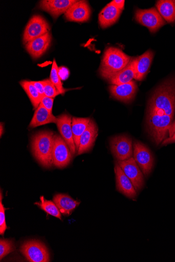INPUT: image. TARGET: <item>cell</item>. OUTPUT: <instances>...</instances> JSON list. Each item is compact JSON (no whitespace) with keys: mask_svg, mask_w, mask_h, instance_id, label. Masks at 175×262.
I'll list each match as a JSON object with an SVG mask.
<instances>
[{"mask_svg":"<svg viewBox=\"0 0 175 262\" xmlns=\"http://www.w3.org/2000/svg\"><path fill=\"white\" fill-rule=\"evenodd\" d=\"M114 171L116 177V187L119 192L129 199L135 200L137 191L129 178L124 173L119 165L116 162Z\"/></svg>","mask_w":175,"mask_h":262,"instance_id":"11","label":"cell"},{"mask_svg":"<svg viewBox=\"0 0 175 262\" xmlns=\"http://www.w3.org/2000/svg\"><path fill=\"white\" fill-rule=\"evenodd\" d=\"M154 53L151 51H148L142 55L135 59V79L138 81L142 80L148 73L151 67Z\"/></svg>","mask_w":175,"mask_h":262,"instance_id":"19","label":"cell"},{"mask_svg":"<svg viewBox=\"0 0 175 262\" xmlns=\"http://www.w3.org/2000/svg\"><path fill=\"white\" fill-rule=\"evenodd\" d=\"M4 133V126L3 123L0 124V136L2 137L3 134Z\"/></svg>","mask_w":175,"mask_h":262,"instance_id":"36","label":"cell"},{"mask_svg":"<svg viewBox=\"0 0 175 262\" xmlns=\"http://www.w3.org/2000/svg\"><path fill=\"white\" fill-rule=\"evenodd\" d=\"M137 85L132 81L129 83L120 85H111L109 86L110 92L113 97L124 103H130L134 99Z\"/></svg>","mask_w":175,"mask_h":262,"instance_id":"14","label":"cell"},{"mask_svg":"<svg viewBox=\"0 0 175 262\" xmlns=\"http://www.w3.org/2000/svg\"><path fill=\"white\" fill-rule=\"evenodd\" d=\"M98 128L93 120L90 122L85 132L82 135L77 151L78 155L89 152L93 146L98 136Z\"/></svg>","mask_w":175,"mask_h":262,"instance_id":"17","label":"cell"},{"mask_svg":"<svg viewBox=\"0 0 175 262\" xmlns=\"http://www.w3.org/2000/svg\"><path fill=\"white\" fill-rule=\"evenodd\" d=\"M50 80L56 88L60 94L64 95L66 92V90L63 87L60 76L59 75V67L57 66L55 59H54L51 75H50Z\"/></svg>","mask_w":175,"mask_h":262,"instance_id":"27","label":"cell"},{"mask_svg":"<svg viewBox=\"0 0 175 262\" xmlns=\"http://www.w3.org/2000/svg\"><path fill=\"white\" fill-rule=\"evenodd\" d=\"M112 154L118 161H124L133 156V147L132 139L126 135H121L112 138L110 141Z\"/></svg>","mask_w":175,"mask_h":262,"instance_id":"6","label":"cell"},{"mask_svg":"<svg viewBox=\"0 0 175 262\" xmlns=\"http://www.w3.org/2000/svg\"><path fill=\"white\" fill-rule=\"evenodd\" d=\"M34 204L37 205L48 215L62 220V213L54 202L46 200L44 196H41L40 202H36Z\"/></svg>","mask_w":175,"mask_h":262,"instance_id":"26","label":"cell"},{"mask_svg":"<svg viewBox=\"0 0 175 262\" xmlns=\"http://www.w3.org/2000/svg\"><path fill=\"white\" fill-rule=\"evenodd\" d=\"M0 234L4 235L5 233L8 229L6 222L5 211L7 209L5 208L3 204V194L1 191V198H0Z\"/></svg>","mask_w":175,"mask_h":262,"instance_id":"30","label":"cell"},{"mask_svg":"<svg viewBox=\"0 0 175 262\" xmlns=\"http://www.w3.org/2000/svg\"><path fill=\"white\" fill-rule=\"evenodd\" d=\"M56 123L58 129L72 155L77 152L72 131V117L68 114H63L58 117Z\"/></svg>","mask_w":175,"mask_h":262,"instance_id":"12","label":"cell"},{"mask_svg":"<svg viewBox=\"0 0 175 262\" xmlns=\"http://www.w3.org/2000/svg\"><path fill=\"white\" fill-rule=\"evenodd\" d=\"M135 17L137 21L148 28L151 33L157 32L166 24L165 20L154 8L147 10L138 9Z\"/></svg>","mask_w":175,"mask_h":262,"instance_id":"4","label":"cell"},{"mask_svg":"<svg viewBox=\"0 0 175 262\" xmlns=\"http://www.w3.org/2000/svg\"><path fill=\"white\" fill-rule=\"evenodd\" d=\"M116 162L131 180L137 191H140L144 186V179L143 173L133 157L124 161H118Z\"/></svg>","mask_w":175,"mask_h":262,"instance_id":"10","label":"cell"},{"mask_svg":"<svg viewBox=\"0 0 175 262\" xmlns=\"http://www.w3.org/2000/svg\"><path fill=\"white\" fill-rule=\"evenodd\" d=\"M131 59L118 48H108L104 53L99 69L100 75L103 78L109 80L126 67Z\"/></svg>","mask_w":175,"mask_h":262,"instance_id":"2","label":"cell"},{"mask_svg":"<svg viewBox=\"0 0 175 262\" xmlns=\"http://www.w3.org/2000/svg\"><path fill=\"white\" fill-rule=\"evenodd\" d=\"M72 155L68 146L62 137L59 135H55L52 152L53 164L60 169L65 168L71 162Z\"/></svg>","mask_w":175,"mask_h":262,"instance_id":"9","label":"cell"},{"mask_svg":"<svg viewBox=\"0 0 175 262\" xmlns=\"http://www.w3.org/2000/svg\"><path fill=\"white\" fill-rule=\"evenodd\" d=\"M42 82L44 85V92L45 96L54 99L60 94L50 79H46L43 80Z\"/></svg>","mask_w":175,"mask_h":262,"instance_id":"29","label":"cell"},{"mask_svg":"<svg viewBox=\"0 0 175 262\" xmlns=\"http://www.w3.org/2000/svg\"><path fill=\"white\" fill-rule=\"evenodd\" d=\"M52 40L49 32L40 36L26 45V49L32 57L36 59L42 57L48 50Z\"/></svg>","mask_w":175,"mask_h":262,"instance_id":"16","label":"cell"},{"mask_svg":"<svg viewBox=\"0 0 175 262\" xmlns=\"http://www.w3.org/2000/svg\"><path fill=\"white\" fill-rule=\"evenodd\" d=\"M175 142V133L171 136L169 137L168 138L165 139L162 142V145H167L170 144H172V143Z\"/></svg>","mask_w":175,"mask_h":262,"instance_id":"34","label":"cell"},{"mask_svg":"<svg viewBox=\"0 0 175 262\" xmlns=\"http://www.w3.org/2000/svg\"><path fill=\"white\" fill-rule=\"evenodd\" d=\"M20 251L29 261H50L48 250L44 244L40 241H31L24 243Z\"/></svg>","mask_w":175,"mask_h":262,"instance_id":"5","label":"cell"},{"mask_svg":"<svg viewBox=\"0 0 175 262\" xmlns=\"http://www.w3.org/2000/svg\"><path fill=\"white\" fill-rule=\"evenodd\" d=\"M158 11L167 23L175 21V0H160L157 3Z\"/></svg>","mask_w":175,"mask_h":262,"instance_id":"24","label":"cell"},{"mask_svg":"<svg viewBox=\"0 0 175 262\" xmlns=\"http://www.w3.org/2000/svg\"><path fill=\"white\" fill-rule=\"evenodd\" d=\"M110 4L121 10H123L125 1L124 0H113Z\"/></svg>","mask_w":175,"mask_h":262,"instance_id":"33","label":"cell"},{"mask_svg":"<svg viewBox=\"0 0 175 262\" xmlns=\"http://www.w3.org/2000/svg\"><path fill=\"white\" fill-rule=\"evenodd\" d=\"M54 101V99L46 97L44 95L42 97L41 104L50 112L52 113Z\"/></svg>","mask_w":175,"mask_h":262,"instance_id":"31","label":"cell"},{"mask_svg":"<svg viewBox=\"0 0 175 262\" xmlns=\"http://www.w3.org/2000/svg\"><path fill=\"white\" fill-rule=\"evenodd\" d=\"M57 122V118L40 103L39 106L35 110L29 127L34 128L48 124H56Z\"/></svg>","mask_w":175,"mask_h":262,"instance_id":"18","label":"cell"},{"mask_svg":"<svg viewBox=\"0 0 175 262\" xmlns=\"http://www.w3.org/2000/svg\"><path fill=\"white\" fill-rule=\"evenodd\" d=\"M122 11L110 3L108 4L99 13V23L100 26L103 29H106L114 25L119 19Z\"/></svg>","mask_w":175,"mask_h":262,"instance_id":"20","label":"cell"},{"mask_svg":"<svg viewBox=\"0 0 175 262\" xmlns=\"http://www.w3.org/2000/svg\"><path fill=\"white\" fill-rule=\"evenodd\" d=\"M14 250L15 246L13 241L1 239L0 241V259L2 260Z\"/></svg>","mask_w":175,"mask_h":262,"instance_id":"28","label":"cell"},{"mask_svg":"<svg viewBox=\"0 0 175 262\" xmlns=\"http://www.w3.org/2000/svg\"><path fill=\"white\" fill-rule=\"evenodd\" d=\"M20 84L27 94L34 109L36 110L41 103L42 95L31 81L23 80Z\"/></svg>","mask_w":175,"mask_h":262,"instance_id":"25","label":"cell"},{"mask_svg":"<svg viewBox=\"0 0 175 262\" xmlns=\"http://www.w3.org/2000/svg\"><path fill=\"white\" fill-rule=\"evenodd\" d=\"M133 158L143 174L147 176L154 166V158L151 151L142 142L135 141L133 144Z\"/></svg>","mask_w":175,"mask_h":262,"instance_id":"8","label":"cell"},{"mask_svg":"<svg viewBox=\"0 0 175 262\" xmlns=\"http://www.w3.org/2000/svg\"><path fill=\"white\" fill-rule=\"evenodd\" d=\"M54 135L52 132L43 131L36 134L32 138L33 155L38 162L46 168H51L53 164Z\"/></svg>","mask_w":175,"mask_h":262,"instance_id":"3","label":"cell"},{"mask_svg":"<svg viewBox=\"0 0 175 262\" xmlns=\"http://www.w3.org/2000/svg\"><path fill=\"white\" fill-rule=\"evenodd\" d=\"M90 121L89 118H72V131L77 151L79 149L81 138L87 128Z\"/></svg>","mask_w":175,"mask_h":262,"instance_id":"23","label":"cell"},{"mask_svg":"<svg viewBox=\"0 0 175 262\" xmlns=\"http://www.w3.org/2000/svg\"><path fill=\"white\" fill-rule=\"evenodd\" d=\"M90 16L91 9L86 1H77L65 13V17L68 21L80 23L88 21Z\"/></svg>","mask_w":175,"mask_h":262,"instance_id":"15","label":"cell"},{"mask_svg":"<svg viewBox=\"0 0 175 262\" xmlns=\"http://www.w3.org/2000/svg\"><path fill=\"white\" fill-rule=\"evenodd\" d=\"M50 27L47 20L42 16L35 15L29 21L23 37V43L28 42L49 32Z\"/></svg>","mask_w":175,"mask_h":262,"instance_id":"7","label":"cell"},{"mask_svg":"<svg viewBox=\"0 0 175 262\" xmlns=\"http://www.w3.org/2000/svg\"><path fill=\"white\" fill-rule=\"evenodd\" d=\"M175 111V78L164 82L150 100L147 113L173 118Z\"/></svg>","mask_w":175,"mask_h":262,"instance_id":"1","label":"cell"},{"mask_svg":"<svg viewBox=\"0 0 175 262\" xmlns=\"http://www.w3.org/2000/svg\"><path fill=\"white\" fill-rule=\"evenodd\" d=\"M77 2L75 0H42L40 2L38 7L56 19L61 14L65 13Z\"/></svg>","mask_w":175,"mask_h":262,"instance_id":"13","label":"cell"},{"mask_svg":"<svg viewBox=\"0 0 175 262\" xmlns=\"http://www.w3.org/2000/svg\"><path fill=\"white\" fill-rule=\"evenodd\" d=\"M31 83L35 86L36 89L38 90L42 96L44 95V85L42 81H31Z\"/></svg>","mask_w":175,"mask_h":262,"instance_id":"32","label":"cell"},{"mask_svg":"<svg viewBox=\"0 0 175 262\" xmlns=\"http://www.w3.org/2000/svg\"><path fill=\"white\" fill-rule=\"evenodd\" d=\"M135 59L132 58L129 64L109 80L112 85H120L129 83L135 78Z\"/></svg>","mask_w":175,"mask_h":262,"instance_id":"21","label":"cell"},{"mask_svg":"<svg viewBox=\"0 0 175 262\" xmlns=\"http://www.w3.org/2000/svg\"><path fill=\"white\" fill-rule=\"evenodd\" d=\"M175 133V120L172 123L168 129L169 137H171Z\"/></svg>","mask_w":175,"mask_h":262,"instance_id":"35","label":"cell"},{"mask_svg":"<svg viewBox=\"0 0 175 262\" xmlns=\"http://www.w3.org/2000/svg\"><path fill=\"white\" fill-rule=\"evenodd\" d=\"M53 202L64 216H69L80 205V202L66 194H59L54 196Z\"/></svg>","mask_w":175,"mask_h":262,"instance_id":"22","label":"cell"}]
</instances>
